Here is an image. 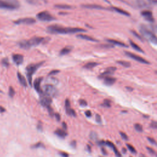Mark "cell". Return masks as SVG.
<instances>
[{"instance_id":"1","label":"cell","mask_w":157,"mask_h":157,"mask_svg":"<svg viewBox=\"0 0 157 157\" xmlns=\"http://www.w3.org/2000/svg\"><path fill=\"white\" fill-rule=\"evenodd\" d=\"M47 33L50 34H74L86 32L85 29L77 27H65L57 24L48 26L47 28Z\"/></svg>"},{"instance_id":"2","label":"cell","mask_w":157,"mask_h":157,"mask_svg":"<svg viewBox=\"0 0 157 157\" xmlns=\"http://www.w3.org/2000/svg\"><path fill=\"white\" fill-rule=\"evenodd\" d=\"M45 41H46L45 37L35 36L32 37V38H31L29 40L21 41L18 43V44L20 48L27 50L29 49V48H30L32 47H35L39 45Z\"/></svg>"},{"instance_id":"3","label":"cell","mask_w":157,"mask_h":157,"mask_svg":"<svg viewBox=\"0 0 157 157\" xmlns=\"http://www.w3.org/2000/svg\"><path fill=\"white\" fill-rule=\"evenodd\" d=\"M140 32L142 35L146 39L149 41L150 42L153 43L154 44H156V37L154 33L152 31H151L148 27L144 24H141L139 28Z\"/></svg>"},{"instance_id":"4","label":"cell","mask_w":157,"mask_h":157,"mask_svg":"<svg viewBox=\"0 0 157 157\" xmlns=\"http://www.w3.org/2000/svg\"><path fill=\"white\" fill-rule=\"evenodd\" d=\"M20 6V4L18 0H0V9L15 10Z\"/></svg>"},{"instance_id":"5","label":"cell","mask_w":157,"mask_h":157,"mask_svg":"<svg viewBox=\"0 0 157 157\" xmlns=\"http://www.w3.org/2000/svg\"><path fill=\"white\" fill-rule=\"evenodd\" d=\"M44 62H41L36 64H30L29 65L27 66L26 68V75L27 78H28V82L30 85H32V76H33V75L37 71V69L44 63Z\"/></svg>"},{"instance_id":"6","label":"cell","mask_w":157,"mask_h":157,"mask_svg":"<svg viewBox=\"0 0 157 157\" xmlns=\"http://www.w3.org/2000/svg\"><path fill=\"white\" fill-rule=\"evenodd\" d=\"M43 92L50 97H55L58 95V90L54 85L51 84H46L43 86Z\"/></svg>"},{"instance_id":"7","label":"cell","mask_w":157,"mask_h":157,"mask_svg":"<svg viewBox=\"0 0 157 157\" xmlns=\"http://www.w3.org/2000/svg\"><path fill=\"white\" fill-rule=\"evenodd\" d=\"M37 19L43 21H51L55 20L56 18L48 11H42L36 15Z\"/></svg>"},{"instance_id":"8","label":"cell","mask_w":157,"mask_h":157,"mask_svg":"<svg viewBox=\"0 0 157 157\" xmlns=\"http://www.w3.org/2000/svg\"><path fill=\"white\" fill-rule=\"evenodd\" d=\"M40 94H41V98H40L41 104L44 107H47L48 106H50L52 102L51 97L46 95L43 91Z\"/></svg>"},{"instance_id":"9","label":"cell","mask_w":157,"mask_h":157,"mask_svg":"<svg viewBox=\"0 0 157 157\" xmlns=\"http://www.w3.org/2000/svg\"><path fill=\"white\" fill-rule=\"evenodd\" d=\"M124 53H125L126 55L128 56V57L134 59V60H136V61H137L138 62H140L141 63H144V64H150V63L147 60H146L145 59L142 58L141 57H140L139 55H136V54L133 53L129 52H127V51L124 52Z\"/></svg>"},{"instance_id":"10","label":"cell","mask_w":157,"mask_h":157,"mask_svg":"<svg viewBox=\"0 0 157 157\" xmlns=\"http://www.w3.org/2000/svg\"><path fill=\"white\" fill-rule=\"evenodd\" d=\"M14 23L16 25H32L36 23V20L33 18L31 17H26V18H22L19 19L17 20L14 21Z\"/></svg>"},{"instance_id":"11","label":"cell","mask_w":157,"mask_h":157,"mask_svg":"<svg viewBox=\"0 0 157 157\" xmlns=\"http://www.w3.org/2000/svg\"><path fill=\"white\" fill-rule=\"evenodd\" d=\"M140 14L145 18L146 20H147L150 22H154L155 20L154 18L153 17V14L152 12L149 10H142V11L140 12Z\"/></svg>"},{"instance_id":"12","label":"cell","mask_w":157,"mask_h":157,"mask_svg":"<svg viewBox=\"0 0 157 157\" xmlns=\"http://www.w3.org/2000/svg\"><path fill=\"white\" fill-rule=\"evenodd\" d=\"M82 8H87V9H106L109 10V8H106L105 7H103L101 6V5L95 4H82Z\"/></svg>"},{"instance_id":"13","label":"cell","mask_w":157,"mask_h":157,"mask_svg":"<svg viewBox=\"0 0 157 157\" xmlns=\"http://www.w3.org/2000/svg\"><path fill=\"white\" fill-rule=\"evenodd\" d=\"M12 59L14 62L17 65H20L24 62V56L20 54H14L12 55Z\"/></svg>"},{"instance_id":"14","label":"cell","mask_w":157,"mask_h":157,"mask_svg":"<svg viewBox=\"0 0 157 157\" xmlns=\"http://www.w3.org/2000/svg\"><path fill=\"white\" fill-rule=\"evenodd\" d=\"M109 10H112V11H115L117 12L119 14H120L122 15H125V16H130V14L129 12H128L126 10H124L123 9H122L120 8H118L117 7H114V6H111L110 8H109Z\"/></svg>"},{"instance_id":"15","label":"cell","mask_w":157,"mask_h":157,"mask_svg":"<svg viewBox=\"0 0 157 157\" xmlns=\"http://www.w3.org/2000/svg\"><path fill=\"white\" fill-rule=\"evenodd\" d=\"M43 80L42 77H39V78H37L36 79H35V82H34V87L35 89V90L39 92V93H42V91L41 89V84L42 82V81Z\"/></svg>"},{"instance_id":"16","label":"cell","mask_w":157,"mask_h":157,"mask_svg":"<svg viewBox=\"0 0 157 157\" xmlns=\"http://www.w3.org/2000/svg\"><path fill=\"white\" fill-rule=\"evenodd\" d=\"M107 42L111 43V44H113V45H116V46H118L120 47H128V46L126 44H124V43L121 42V41H118L115 39H107L106 40Z\"/></svg>"},{"instance_id":"17","label":"cell","mask_w":157,"mask_h":157,"mask_svg":"<svg viewBox=\"0 0 157 157\" xmlns=\"http://www.w3.org/2000/svg\"><path fill=\"white\" fill-rule=\"evenodd\" d=\"M77 37H78V38H80L81 39H84L86 41H91V42H98L99 41L98 39L93 38V37H92L88 36V35H86L80 34V35H78L77 36Z\"/></svg>"},{"instance_id":"18","label":"cell","mask_w":157,"mask_h":157,"mask_svg":"<svg viewBox=\"0 0 157 157\" xmlns=\"http://www.w3.org/2000/svg\"><path fill=\"white\" fill-rule=\"evenodd\" d=\"M104 82L105 83V84L107 85H112L113 84L116 82V79L113 78V77H111L108 76H104Z\"/></svg>"},{"instance_id":"19","label":"cell","mask_w":157,"mask_h":157,"mask_svg":"<svg viewBox=\"0 0 157 157\" xmlns=\"http://www.w3.org/2000/svg\"><path fill=\"white\" fill-rule=\"evenodd\" d=\"M117 68L116 67H109L106 69V71L101 74V75H104V76H107L110 74H112L116 71Z\"/></svg>"},{"instance_id":"20","label":"cell","mask_w":157,"mask_h":157,"mask_svg":"<svg viewBox=\"0 0 157 157\" xmlns=\"http://www.w3.org/2000/svg\"><path fill=\"white\" fill-rule=\"evenodd\" d=\"M136 6L139 8H149V5L144 0H134Z\"/></svg>"},{"instance_id":"21","label":"cell","mask_w":157,"mask_h":157,"mask_svg":"<svg viewBox=\"0 0 157 157\" xmlns=\"http://www.w3.org/2000/svg\"><path fill=\"white\" fill-rule=\"evenodd\" d=\"M17 77H18V79H19V80L20 83L21 84V85H23L24 86H25V87H26L27 86V82H26V80L25 78V77L23 75H21L20 73H17Z\"/></svg>"},{"instance_id":"22","label":"cell","mask_w":157,"mask_h":157,"mask_svg":"<svg viewBox=\"0 0 157 157\" xmlns=\"http://www.w3.org/2000/svg\"><path fill=\"white\" fill-rule=\"evenodd\" d=\"M73 49V47L71 46H67L64 47L61 50L60 52H59V55H65L68 54L69 53L71 52V51Z\"/></svg>"},{"instance_id":"23","label":"cell","mask_w":157,"mask_h":157,"mask_svg":"<svg viewBox=\"0 0 157 157\" xmlns=\"http://www.w3.org/2000/svg\"><path fill=\"white\" fill-rule=\"evenodd\" d=\"M55 133L58 136L62 138H64L66 136H67L68 133L65 131V130H63V129H57L55 131Z\"/></svg>"},{"instance_id":"24","label":"cell","mask_w":157,"mask_h":157,"mask_svg":"<svg viewBox=\"0 0 157 157\" xmlns=\"http://www.w3.org/2000/svg\"><path fill=\"white\" fill-rule=\"evenodd\" d=\"M129 44L131 45V46L134 48V50H137L138 52H139L144 53V52L143 51V50L142 49V48H140L138 44H136V43L134 42L132 40L129 39Z\"/></svg>"},{"instance_id":"25","label":"cell","mask_w":157,"mask_h":157,"mask_svg":"<svg viewBox=\"0 0 157 157\" xmlns=\"http://www.w3.org/2000/svg\"><path fill=\"white\" fill-rule=\"evenodd\" d=\"M98 63H95V62H90V63L85 64V65L84 66V68H86V69H91V68H93L95 66H96L97 65H98Z\"/></svg>"},{"instance_id":"26","label":"cell","mask_w":157,"mask_h":157,"mask_svg":"<svg viewBox=\"0 0 157 157\" xmlns=\"http://www.w3.org/2000/svg\"><path fill=\"white\" fill-rule=\"evenodd\" d=\"M55 8H58V9H71L72 6L68 4H55Z\"/></svg>"},{"instance_id":"27","label":"cell","mask_w":157,"mask_h":157,"mask_svg":"<svg viewBox=\"0 0 157 157\" xmlns=\"http://www.w3.org/2000/svg\"><path fill=\"white\" fill-rule=\"evenodd\" d=\"M117 63L119 64H120V65L126 67V68H129L131 66V63L129 62H126V61H117Z\"/></svg>"},{"instance_id":"28","label":"cell","mask_w":157,"mask_h":157,"mask_svg":"<svg viewBox=\"0 0 157 157\" xmlns=\"http://www.w3.org/2000/svg\"><path fill=\"white\" fill-rule=\"evenodd\" d=\"M47 82H49V84H51V85H55V84H57L58 82V80L55 78V77H49V78H48L47 79Z\"/></svg>"},{"instance_id":"29","label":"cell","mask_w":157,"mask_h":157,"mask_svg":"<svg viewBox=\"0 0 157 157\" xmlns=\"http://www.w3.org/2000/svg\"><path fill=\"white\" fill-rule=\"evenodd\" d=\"M131 33L135 37H136L137 38H138V39H139L140 41H144V38H143V37H142V36H140V35H139L136 31H134V30H131Z\"/></svg>"},{"instance_id":"30","label":"cell","mask_w":157,"mask_h":157,"mask_svg":"<svg viewBox=\"0 0 157 157\" xmlns=\"http://www.w3.org/2000/svg\"><path fill=\"white\" fill-rule=\"evenodd\" d=\"M45 148V145H44V144L39 142H37L34 145H33L31 146V148L32 149H37V148Z\"/></svg>"},{"instance_id":"31","label":"cell","mask_w":157,"mask_h":157,"mask_svg":"<svg viewBox=\"0 0 157 157\" xmlns=\"http://www.w3.org/2000/svg\"><path fill=\"white\" fill-rule=\"evenodd\" d=\"M66 113H67V114L69 116H72L74 117H75V116H76V113H75V111L72 109L71 108H69V109H67Z\"/></svg>"},{"instance_id":"32","label":"cell","mask_w":157,"mask_h":157,"mask_svg":"<svg viewBox=\"0 0 157 157\" xmlns=\"http://www.w3.org/2000/svg\"><path fill=\"white\" fill-rule=\"evenodd\" d=\"M26 2L31 5H39L40 4L39 0H26Z\"/></svg>"},{"instance_id":"33","label":"cell","mask_w":157,"mask_h":157,"mask_svg":"<svg viewBox=\"0 0 157 157\" xmlns=\"http://www.w3.org/2000/svg\"><path fill=\"white\" fill-rule=\"evenodd\" d=\"M134 128H135V129H136V130L138 131V132H142V131H143V128L140 124H139V123L135 124Z\"/></svg>"},{"instance_id":"34","label":"cell","mask_w":157,"mask_h":157,"mask_svg":"<svg viewBox=\"0 0 157 157\" xmlns=\"http://www.w3.org/2000/svg\"><path fill=\"white\" fill-rule=\"evenodd\" d=\"M15 93L14 89L12 87V86H10L9 90V95L10 97V98H13L14 95Z\"/></svg>"},{"instance_id":"35","label":"cell","mask_w":157,"mask_h":157,"mask_svg":"<svg viewBox=\"0 0 157 157\" xmlns=\"http://www.w3.org/2000/svg\"><path fill=\"white\" fill-rule=\"evenodd\" d=\"M90 137L92 140H96L97 139H98V135H97V134L95 132L91 131L90 134Z\"/></svg>"},{"instance_id":"36","label":"cell","mask_w":157,"mask_h":157,"mask_svg":"<svg viewBox=\"0 0 157 157\" xmlns=\"http://www.w3.org/2000/svg\"><path fill=\"white\" fill-rule=\"evenodd\" d=\"M127 146L128 149L129 150V151H131L132 153H133V154H136V149H135L134 147H133V146H132L131 145L129 144H127Z\"/></svg>"},{"instance_id":"37","label":"cell","mask_w":157,"mask_h":157,"mask_svg":"<svg viewBox=\"0 0 157 157\" xmlns=\"http://www.w3.org/2000/svg\"><path fill=\"white\" fill-rule=\"evenodd\" d=\"M2 64H3V65L5 67H8L9 66V60H8V58H4L3 59V60H2Z\"/></svg>"},{"instance_id":"38","label":"cell","mask_w":157,"mask_h":157,"mask_svg":"<svg viewBox=\"0 0 157 157\" xmlns=\"http://www.w3.org/2000/svg\"><path fill=\"white\" fill-rule=\"evenodd\" d=\"M111 101L109 100H105L104 101V103H103V106L107 107H111Z\"/></svg>"},{"instance_id":"39","label":"cell","mask_w":157,"mask_h":157,"mask_svg":"<svg viewBox=\"0 0 157 157\" xmlns=\"http://www.w3.org/2000/svg\"><path fill=\"white\" fill-rule=\"evenodd\" d=\"M112 149H113V151H114V152H115V154H116V156L117 157H122V155L120 154V152H119L118 150L117 149V148L115 147V145L113 146V147H112Z\"/></svg>"},{"instance_id":"40","label":"cell","mask_w":157,"mask_h":157,"mask_svg":"<svg viewBox=\"0 0 157 157\" xmlns=\"http://www.w3.org/2000/svg\"><path fill=\"white\" fill-rule=\"evenodd\" d=\"M47 109H48V113H49V115H50L51 117H52L53 116H54V113H53V111L52 108L50 106H47Z\"/></svg>"},{"instance_id":"41","label":"cell","mask_w":157,"mask_h":157,"mask_svg":"<svg viewBox=\"0 0 157 157\" xmlns=\"http://www.w3.org/2000/svg\"><path fill=\"white\" fill-rule=\"evenodd\" d=\"M79 104L80 106H87V102L84 100H80L79 101Z\"/></svg>"},{"instance_id":"42","label":"cell","mask_w":157,"mask_h":157,"mask_svg":"<svg viewBox=\"0 0 157 157\" xmlns=\"http://www.w3.org/2000/svg\"><path fill=\"white\" fill-rule=\"evenodd\" d=\"M65 107H66V109H69V108H71V104H70V101L68 99H66L65 101Z\"/></svg>"},{"instance_id":"43","label":"cell","mask_w":157,"mask_h":157,"mask_svg":"<svg viewBox=\"0 0 157 157\" xmlns=\"http://www.w3.org/2000/svg\"><path fill=\"white\" fill-rule=\"evenodd\" d=\"M150 127L152 128H154V129H156L157 128V123L155 121H152L150 123Z\"/></svg>"},{"instance_id":"44","label":"cell","mask_w":157,"mask_h":157,"mask_svg":"<svg viewBox=\"0 0 157 157\" xmlns=\"http://www.w3.org/2000/svg\"><path fill=\"white\" fill-rule=\"evenodd\" d=\"M120 135H121L122 138L123 139L126 140L128 139V136H127V135L125 133H124L120 132Z\"/></svg>"},{"instance_id":"45","label":"cell","mask_w":157,"mask_h":157,"mask_svg":"<svg viewBox=\"0 0 157 157\" xmlns=\"http://www.w3.org/2000/svg\"><path fill=\"white\" fill-rule=\"evenodd\" d=\"M146 148H147V149L148 150V151H149V152H150L151 155H155V154H156L155 151L153 149H151V148L149 147H147Z\"/></svg>"},{"instance_id":"46","label":"cell","mask_w":157,"mask_h":157,"mask_svg":"<svg viewBox=\"0 0 157 157\" xmlns=\"http://www.w3.org/2000/svg\"><path fill=\"white\" fill-rule=\"evenodd\" d=\"M96 121L98 123H101L102 120H101V117L100 116V115L99 114H96Z\"/></svg>"},{"instance_id":"47","label":"cell","mask_w":157,"mask_h":157,"mask_svg":"<svg viewBox=\"0 0 157 157\" xmlns=\"http://www.w3.org/2000/svg\"><path fill=\"white\" fill-rule=\"evenodd\" d=\"M59 73V70H53V71H52L49 74H48V75H55V74H57V73Z\"/></svg>"},{"instance_id":"48","label":"cell","mask_w":157,"mask_h":157,"mask_svg":"<svg viewBox=\"0 0 157 157\" xmlns=\"http://www.w3.org/2000/svg\"><path fill=\"white\" fill-rule=\"evenodd\" d=\"M59 155L63 157H69V155L66 152H64V151H60V152H59Z\"/></svg>"},{"instance_id":"49","label":"cell","mask_w":157,"mask_h":157,"mask_svg":"<svg viewBox=\"0 0 157 157\" xmlns=\"http://www.w3.org/2000/svg\"><path fill=\"white\" fill-rule=\"evenodd\" d=\"M105 144H106V145H107L108 146H109V147H112V148L113 147V146H114V144H113L112 142H111V141H109V140H108V141H106V142H105Z\"/></svg>"},{"instance_id":"50","label":"cell","mask_w":157,"mask_h":157,"mask_svg":"<svg viewBox=\"0 0 157 157\" xmlns=\"http://www.w3.org/2000/svg\"><path fill=\"white\" fill-rule=\"evenodd\" d=\"M147 139H148V140H149V141L151 143V144H156V141H155V140L154 139H153V138H149V137H148L147 138Z\"/></svg>"},{"instance_id":"51","label":"cell","mask_w":157,"mask_h":157,"mask_svg":"<svg viewBox=\"0 0 157 157\" xmlns=\"http://www.w3.org/2000/svg\"><path fill=\"white\" fill-rule=\"evenodd\" d=\"M85 115L86 117H90L91 116V112L90 111H86V112H85Z\"/></svg>"},{"instance_id":"52","label":"cell","mask_w":157,"mask_h":157,"mask_svg":"<svg viewBox=\"0 0 157 157\" xmlns=\"http://www.w3.org/2000/svg\"><path fill=\"white\" fill-rule=\"evenodd\" d=\"M55 118H57V121H59V120H60L61 117H60V116H59V113H55Z\"/></svg>"},{"instance_id":"53","label":"cell","mask_w":157,"mask_h":157,"mask_svg":"<svg viewBox=\"0 0 157 157\" xmlns=\"http://www.w3.org/2000/svg\"><path fill=\"white\" fill-rule=\"evenodd\" d=\"M71 144V145L72 146V147H76V141H75V140H73V141L71 142V144Z\"/></svg>"},{"instance_id":"54","label":"cell","mask_w":157,"mask_h":157,"mask_svg":"<svg viewBox=\"0 0 157 157\" xmlns=\"http://www.w3.org/2000/svg\"><path fill=\"white\" fill-rule=\"evenodd\" d=\"M37 129H39V131H42V126L41 124H39V123L38 124H37Z\"/></svg>"},{"instance_id":"55","label":"cell","mask_w":157,"mask_h":157,"mask_svg":"<svg viewBox=\"0 0 157 157\" xmlns=\"http://www.w3.org/2000/svg\"><path fill=\"white\" fill-rule=\"evenodd\" d=\"M62 124H63V128L64 129V130H66V129H67V124H66V123L65 122H63Z\"/></svg>"},{"instance_id":"56","label":"cell","mask_w":157,"mask_h":157,"mask_svg":"<svg viewBox=\"0 0 157 157\" xmlns=\"http://www.w3.org/2000/svg\"><path fill=\"white\" fill-rule=\"evenodd\" d=\"M6 112V109L2 106H0V112Z\"/></svg>"},{"instance_id":"57","label":"cell","mask_w":157,"mask_h":157,"mask_svg":"<svg viewBox=\"0 0 157 157\" xmlns=\"http://www.w3.org/2000/svg\"><path fill=\"white\" fill-rule=\"evenodd\" d=\"M101 151H102V154H103L104 155H107V151L105 150V149H104L102 148V149H101Z\"/></svg>"},{"instance_id":"58","label":"cell","mask_w":157,"mask_h":157,"mask_svg":"<svg viewBox=\"0 0 157 157\" xmlns=\"http://www.w3.org/2000/svg\"><path fill=\"white\" fill-rule=\"evenodd\" d=\"M150 2H151V3H154V4H155L156 3V0H149Z\"/></svg>"},{"instance_id":"59","label":"cell","mask_w":157,"mask_h":157,"mask_svg":"<svg viewBox=\"0 0 157 157\" xmlns=\"http://www.w3.org/2000/svg\"><path fill=\"white\" fill-rule=\"evenodd\" d=\"M87 149H88V150H89V152H91V147H90V146L89 145H87Z\"/></svg>"},{"instance_id":"60","label":"cell","mask_w":157,"mask_h":157,"mask_svg":"<svg viewBox=\"0 0 157 157\" xmlns=\"http://www.w3.org/2000/svg\"><path fill=\"white\" fill-rule=\"evenodd\" d=\"M122 151H123L124 154H125L127 152V150L124 148H123V149H122Z\"/></svg>"},{"instance_id":"61","label":"cell","mask_w":157,"mask_h":157,"mask_svg":"<svg viewBox=\"0 0 157 157\" xmlns=\"http://www.w3.org/2000/svg\"><path fill=\"white\" fill-rule=\"evenodd\" d=\"M118 1H122V2H123V3H126L125 1H124V0H118Z\"/></svg>"},{"instance_id":"62","label":"cell","mask_w":157,"mask_h":157,"mask_svg":"<svg viewBox=\"0 0 157 157\" xmlns=\"http://www.w3.org/2000/svg\"><path fill=\"white\" fill-rule=\"evenodd\" d=\"M127 89H128V90H131V91H132V90H133V89H130V88H129V87H127Z\"/></svg>"},{"instance_id":"63","label":"cell","mask_w":157,"mask_h":157,"mask_svg":"<svg viewBox=\"0 0 157 157\" xmlns=\"http://www.w3.org/2000/svg\"><path fill=\"white\" fill-rule=\"evenodd\" d=\"M0 92H2V91H1V90H0Z\"/></svg>"},{"instance_id":"64","label":"cell","mask_w":157,"mask_h":157,"mask_svg":"<svg viewBox=\"0 0 157 157\" xmlns=\"http://www.w3.org/2000/svg\"><path fill=\"white\" fill-rule=\"evenodd\" d=\"M100 157H101V156H100Z\"/></svg>"}]
</instances>
